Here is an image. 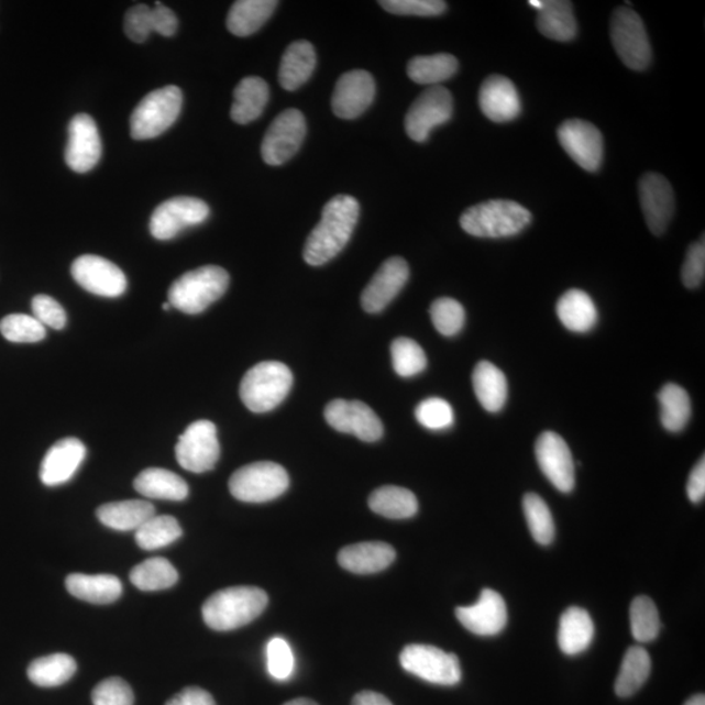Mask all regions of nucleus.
<instances>
[{
	"mask_svg": "<svg viewBox=\"0 0 705 705\" xmlns=\"http://www.w3.org/2000/svg\"><path fill=\"white\" fill-rule=\"evenodd\" d=\"M177 462L192 473L212 471L220 459L218 429L211 421L201 420L188 426L176 445Z\"/></svg>",
	"mask_w": 705,
	"mask_h": 705,
	"instance_id": "obj_10",
	"label": "nucleus"
},
{
	"mask_svg": "<svg viewBox=\"0 0 705 705\" xmlns=\"http://www.w3.org/2000/svg\"><path fill=\"white\" fill-rule=\"evenodd\" d=\"M595 637V625L590 613L582 607L572 606L562 614L558 645L562 652L575 656L588 649Z\"/></svg>",
	"mask_w": 705,
	"mask_h": 705,
	"instance_id": "obj_29",
	"label": "nucleus"
},
{
	"mask_svg": "<svg viewBox=\"0 0 705 705\" xmlns=\"http://www.w3.org/2000/svg\"><path fill=\"white\" fill-rule=\"evenodd\" d=\"M93 705H134V693L122 679H108L99 683L92 693Z\"/></svg>",
	"mask_w": 705,
	"mask_h": 705,
	"instance_id": "obj_52",
	"label": "nucleus"
},
{
	"mask_svg": "<svg viewBox=\"0 0 705 705\" xmlns=\"http://www.w3.org/2000/svg\"><path fill=\"white\" fill-rule=\"evenodd\" d=\"M135 491L145 498L184 500L188 495L186 481L163 467H148L134 481Z\"/></svg>",
	"mask_w": 705,
	"mask_h": 705,
	"instance_id": "obj_33",
	"label": "nucleus"
},
{
	"mask_svg": "<svg viewBox=\"0 0 705 705\" xmlns=\"http://www.w3.org/2000/svg\"><path fill=\"white\" fill-rule=\"evenodd\" d=\"M293 386L290 368L282 362L257 363L243 376L241 400L254 414H267L280 405Z\"/></svg>",
	"mask_w": 705,
	"mask_h": 705,
	"instance_id": "obj_5",
	"label": "nucleus"
},
{
	"mask_svg": "<svg viewBox=\"0 0 705 705\" xmlns=\"http://www.w3.org/2000/svg\"><path fill=\"white\" fill-rule=\"evenodd\" d=\"M430 316L432 324L443 337H455L465 323L464 307L452 298H439L432 302Z\"/></svg>",
	"mask_w": 705,
	"mask_h": 705,
	"instance_id": "obj_47",
	"label": "nucleus"
},
{
	"mask_svg": "<svg viewBox=\"0 0 705 705\" xmlns=\"http://www.w3.org/2000/svg\"><path fill=\"white\" fill-rule=\"evenodd\" d=\"M124 32L131 41L142 44L156 32V18L153 9L146 4L132 7L124 18Z\"/></svg>",
	"mask_w": 705,
	"mask_h": 705,
	"instance_id": "obj_49",
	"label": "nucleus"
},
{
	"mask_svg": "<svg viewBox=\"0 0 705 705\" xmlns=\"http://www.w3.org/2000/svg\"><path fill=\"white\" fill-rule=\"evenodd\" d=\"M229 286V274L219 265H206L181 275L169 289V302L174 309L197 316L219 301Z\"/></svg>",
	"mask_w": 705,
	"mask_h": 705,
	"instance_id": "obj_4",
	"label": "nucleus"
},
{
	"mask_svg": "<svg viewBox=\"0 0 705 705\" xmlns=\"http://www.w3.org/2000/svg\"><path fill=\"white\" fill-rule=\"evenodd\" d=\"M452 95L443 87H431L418 97L405 117V130L411 141H428L432 129L451 120Z\"/></svg>",
	"mask_w": 705,
	"mask_h": 705,
	"instance_id": "obj_13",
	"label": "nucleus"
},
{
	"mask_svg": "<svg viewBox=\"0 0 705 705\" xmlns=\"http://www.w3.org/2000/svg\"><path fill=\"white\" fill-rule=\"evenodd\" d=\"M705 276V243L704 235L700 242L691 244L687 250L685 263L682 267V282L689 289H696L704 282Z\"/></svg>",
	"mask_w": 705,
	"mask_h": 705,
	"instance_id": "obj_53",
	"label": "nucleus"
},
{
	"mask_svg": "<svg viewBox=\"0 0 705 705\" xmlns=\"http://www.w3.org/2000/svg\"><path fill=\"white\" fill-rule=\"evenodd\" d=\"M639 198L649 230L664 234L675 207L672 185L661 174L647 173L639 181Z\"/></svg>",
	"mask_w": 705,
	"mask_h": 705,
	"instance_id": "obj_19",
	"label": "nucleus"
},
{
	"mask_svg": "<svg viewBox=\"0 0 705 705\" xmlns=\"http://www.w3.org/2000/svg\"><path fill=\"white\" fill-rule=\"evenodd\" d=\"M630 624L632 637L639 643H649L659 637L660 616L651 598L639 596L634 599L630 607Z\"/></svg>",
	"mask_w": 705,
	"mask_h": 705,
	"instance_id": "obj_44",
	"label": "nucleus"
},
{
	"mask_svg": "<svg viewBox=\"0 0 705 705\" xmlns=\"http://www.w3.org/2000/svg\"><path fill=\"white\" fill-rule=\"evenodd\" d=\"M156 515L155 507L146 500L113 502L97 509V518L104 527L130 532L141 528L146 520Z\"/></svg>",
	"mask_w": 705,
	"mask_h": 705,
	"instance_id": "obj_31",
	"label": "nucleus"
},
{
	"mask_svg": "<svg viewBox=\"0 0 705 705\" xmlns=\"http://www.w3.org/2000/svg\"><path fill=\"white\" fill-rule=\"evenodd\" d=\"M473 388L484 409L498 414L505 408L508 397V384L504 373L492 362L481 361L474 367Z\"/></svg>",
	"mask_w": 705,
	"mask_h": 705,
	"instance_id": "obj_28",
	"label": "nucleus"
},
{
	"mask_svg": "<svg viewBox=\"0 0 705 705\" xmlns=\"http://www.w3.org/2000/svg\"><path fill=\"white\" fill-rule=\"evenodd\" d=\"M352 705H394L386 696L374 693V691H362L354 696Z\"/></svg>",
	"mask_w": 705,
	"mask_h": 705,
	"instance_id": "obj_58",
	"label": "nucleus"
},
{
	"mask_svg": "<svg viewBox=\"0 0 705 705\" xmlns=\"http://www.w3.org/2000/svg\"><path fill=\"white\" fill-rule=\"evenodd\" d=\"M33 317L45 327L63 330L67 324V313L54 298L38 295L32 301Z\"/></svg>",
	"mask_w": 705,
	"mask_h": 705,
	"instance_id": "obj_54",
	"label": "nucleus"
},
{
	"mask_svg": "<svg viewBox=\"0 0 705 705\" xmlns=\"http://www.w3.org/2000/svg\"><path fill=\"white\" fill-rule=\"evenodd\" d=\"M317 66L316 48L307 41L293 42L283 55L278 80L286 90H296L310 79Z\"/></svg>",
	"mask_w": 705,
	"mask_h": 705,
	"instance_id": "obj_27",
	"label": "nucleus"
},
{
	"mask_svg": "<svg viewBox=\"0 0 705 705\" xmlns=\"http://www.w3.org/2000/svg\"><path fill=\"white\" fill-rule=\"evenodd\" d=\"M306 120L301 111L286 109L272 122L262 144L265 164L283 165L296 155L305 141Z\"/></svg>",
	"mask_w": 705,
	"mask_h": 705,
	"instance_id": "obj_12",
	"label": "nucleus"
},
{
	"mask_svg": "<svg viewBox=\"0 0 705 705\" xmlns=\"http://www.w3.org/2000/svg\"><path fill=\"white\" fill-rule=\"evenodd\" d=\"M532 222V213L519 202L488 200L467 208L460 218L464 232L478 239H508Z\"/></svg>",
	"mask_w": 705,
	"mask_h": 705,
	"instance_id": "obj_3",
	"label": "nucleus"
},
{
	"mask_svg": "<svg viewBox=\"0 0 705 705\" xmlns=\"http://www.w3.org/2000/svg\"><path fill=\"white\" fill-rule=\"evenodd\" d=\"M416 418L423 428L429 430H445L451 428L455 421L450 403L439 399V397H430V399L418 404Z\"/></svg>",
	"mask_w": 705,
	"mask_h": 705,
	"instance_id": "obj_48",
	"label": "nucleus"
},
{
	"mask_svg": "<svg viewBox=\"0 0 705 705\" xmlns=\"http://www.w3.org/2000/svg\"><path fill=\"white\" fill-rule=\"evenodd\" d=\"M558 139L568 155L586 172H597L604 158V137L595 125L569 120L558 129Z\"/></svg>",
	"mask_w": 705,
	"mask_h": 705,
	"instance_id": "obj_17",
	"label": "nucleus"
},
{
	"mask_svg": "<svg viewBox=\"0 0 705 705\" xmlns=\"http://www.w3.org/2000/svg\"><path fill=\"white\" fill-rule=\"evenodd\" d=\"M456 617L467 631L478 637H495L505 630L508 613L498 592L484 590L476 604L458 607Z\"/></svg>",
	"mask_w": 705,
	"mask_h": 705,
	"instance_id": "obj_20",
	"label": "nucleus"
},
{
	"mask_svg": "<svg viewBox=\"0 0 705 705\" xmlns=\"http://www.w3.org/2000/svg\"><path fill=\"white\" fill-rule=\"evenodd\" d=\"M379 4L395 15L429 18L442 15L447 10L442 0H384Z\"/></svg>",
	"mask_w": 705,
	"mask_h": 705,
	"instance_id": "obj_51",
	"label": "nucleus"
},
{
	"mask_svg": "<svg viewBox=\"0 0 705 705\" xmlns=\"http://www.w3.org/2000/svg\"><path fill=\"white\" fill-rule=\"evenodd\" d=\"M269 99L268 84L262 78H244L234 90V102L230 115L239 124H247L263 114Z\"/></svg>",
	"mask_w": 705,
	"mask_h": 705,
	"instance_id": "obj_34",
	"label": "nucleus"
},
{
	"mask_svg": "<svg viewBox=\"0 0 705 705\" xmlns=\"http://www.w3.org/2000/svg\"><path fill=\"white\" fill-rule=\"evenodd\" d=\"M179 522L173 516H153L136 530L135 540L143 550H157L176 542L181 536Z\"/></svg>",
	"mask_w": 705,
	"mask_h": 705,
	"instance_id": "obj_42",
	"label": "nucleus"
},
{
	"mask_svg": "<svg viewBox=\"0 0 705 705\" xmlns=\"http://www.w3.org/2000/svg\"><path fill=\"white\" fill-rule=\"evenodd\" d=\"M170 307H172V305H170L169 302H166V304L164 305V310H165V311H167V310H169V309H170Z\"/></svg>",
	"mask_w": 705,
	"mask_h": 705,
	"instance_id": "obj_61",
	"label": "nucleus"
},
{
	"mask_svg": "<svg viewBox=\"0 0 705 705\" xmlns=\"http://www.w3.org/2000/svg\"><path fill=\"white\" fill-rule=\"evenodd\" d=\"M284 705H318L316 702L310 700H305V697H299V700L290 701Z\"/></svg>",
	"mask_w": 705,
	"mask_h": 705,
	"instance_id": "obj_60",
	"label": "nucleus"
},
{
	"mask_svg": "<svg viewBox=\"0 0 705 705\" xmlns=\"http://www.w3.org/2000/svg\"><path fill=\"white\" fill-rule=\"evenodd\" d=\"M400 664L408 673L434 685L455 686L462 680V668L456 656L437 647H405L400 654Z\"/></svg>",
	"mask_w": 705,
	"mask_h": 705,
	"instance_id": "obj_9",
	"label": "nucleus"
},
{
	"mask_svg": "<svg viewBox=\"0 0 705 705\" xmlns=\"http://www.w3.org/2000/svg\"><path fill=\"white\" fill-rule=\"evenodd\" d=\"M359 216V201L349 195H339L328 201L322 219L305 244L306 263L318 267L339 255L351 240Z\"/></svg>",
	"mask_w": 705,
	"mask_h": 705,
	"instance_id": "obj_1",
	"label": "nucleus"
},
{
	"mask_svg": "<svg viewBox=\"0 0 705 705\" xmlns=\"http://www.w3.org/2000/svg\"><path fill=\"white\" fill-rule=\"evenodd\" d=\"M687 497L693 504H701L705 497V459L702 458L700 463L691 471L687 481Z\"/></svg>",
	"mask_w": 705,
	"mask_h": 705,
	"instance_id": "obj_55",
	"label": "nucleus"
},
{
	"mask_svg": "<svg viewBox=\"0 0 705 705\" xmlns=\"http://www.w3.org/2000/svg\"><path fill=\"white\" fill-rule=\"evenodd\" d=\"M459 62L451 54L426 55L408 63L407 73L411 80L421 86L437 87L458 73Z\"/></svg>",
	"mask_w": 705,
	"mask_h": 705,
	"instance_id": "obj_38",
	"label": "nucleus"
},
{
	"mask_svg": "<svg viewBox=\"0 0 705 705\" xmlns=\"http://www.w3.org/2000/svg\"><path fill=\"white\" fill-rule=\"evenodd\" d=\"M375 97L373 76L354 69L341 76L332 96L333 113L343 120H355L370 108Z\"/></svg>",
	"mask_w": 705,
	"mask_h": 705,
	"instance_id": "obj_21",
	"label": "nucleus"
},
{
	"mask_svg": "<svg viewBox=\"0 0 705 705\" xmlns=\"http://www.w3.org/2000/svg\"><path fill=\"white\" fill-rule=\"evenodd\" d=\"M685 705H705V697L704 695H695L689 700Z\"/></svg>",
	"mask_w": 705,
	"mask_h": 705,
	"instance_id": "obj_59",
	"label": "nucleus"
},
{
	"mask_svg": "<svg viewBox=\"0 0 705 705\" xmlns=\"http://www.w3.org/2000/svg\"><path fill=\"white\" fill-rule=\"evenodd\" d=\"M409 278L408 263L395 256L384 262L361 296L363 310L381 312L394 301Z\"/></svg>",
	"mask_w": 705,
	"mask_h": 705,
	"instance_id": "obj_22",
	"label": "nucleus"
},
{
	"mask_svg": "<svg viewBox=\"0 0 705 705\" xmlns=\"http://www.w3.org/2000/svg\"><path fill=\"white\" fill-rule=\"evenodd\" d=\"M209 218V207L198 198L178 197L166 200L153 212L151 234L158 241H169L184 230L198 227Z\"/></svg>",
	"mask_w": 705,
	"mask_h": 705,
	"instance_id": "obj_11",
	"label": "nucleus"
},
{
	"mask_svg": "<svg viewBox=\"0 0 705 705\" xmlns=\"http://www.w3.org/2000/svg\"><path fill=\"white\" fill-rule=\"evenodd\" d=\"M130 581L144 592L164 591L177 584L178 572L165 558H151L131 571Z\"/></svg>",
	"mask_w": 705,
	"mask_h": 705,
	"instance_id": "obj_41",
	"label": "nucleus"
},
{
	"mask_svg": "<svg viewBox=\"0 0 705 705\" xmlns=\"http://www.w3.org/2000/svg\"><path fill=\"white\" fill-rule=\"evenodd\" d=\"M557 316L568 330L576 333L590 332L597 324L598 312L595 302L585 291H565L557 304Z\"/></svg>",
	"mask_w": 705,
	"mask_h": 705,
	"instance_id": "obj_32",
	"label": "nucleus"
},
{
	"mask_svg": "<svg viewBox=\"0 0 705 705\" xmlns=\"http://www.w3.org/2000/svg\"><path fill=\"white\" fill-rule=\"evenodd\" d=\"M166 705H218L211 694L200 687H187L173 696Z\"/></svg>",
	"mask_w": 705,
	"mask_h": 705,
	"instance_id": "obj_56",
	"label": "nucleus"
},
{
	"mask_svg": "<svg viewBox=\"0 0 705 705\" xmlns=\"http://www.w3.org/2000/svg\"><path fill=\"white\" fill-rule=\"evenodd\" d=\"M368 507L387 519H409L418 511V500L408 488L383 486L370 495Z\"/></svg>",
	"mask_w": 705,
	"mask_h": 705,
	"instance_id": "obj_36",
	"label": "nucleus"
},
{
	"mask_svg": "<svg viewBox=\"0 0 705 705\" xmlns=\"http://www.w3.org/2000/svg\"><path fill=\"white\" fill-rule=\"evenodd\" d=\"M390 354H393L395 372L403 378L421 374L428 366L423 349L416 341L407 338L396 339L390 345Z\"/></svg>",
	"mask_w": 705,
	"mask_h": 705,
	"instance_id": "obj_46",
	"label": "nucleus"
},
{
	"mask_svg": "<svg viewBox=\"0 0 705 705\" xmlns=\"http://www.w3.org/2000/svg\"><path fill=\"white\" fill-rule=\"evenodd\" d=\"M153 12H155L156 16V33L163 34L165 37L174 36L178 30L176 13L162 3H156Z\"/></svg>",
	"mask_w": 705,
	"mask_h": 705,
	"instance_id": "obj_57",
	"label": "nucleus"
},
{
	"mask_svg": "<svg viewBox=\"0 0 705 705\" xmlns=\"http://www.w3.org/2000/svg\"><path fill=\"white\" fill-rule=\"evenodd\" d=\"M610 36L620 60L634 71H643L651 65L652 48L643 20L637 12L620 7L613 13Z\"/></svg>",
	"mask_w": 705,
	"mask_h": 705,
	"instance_id": "obj_8",
	"label": "nucleus"
},
{
	"mask_svg": "<svg viewBox=\"0 0 705 705\" xmlns=\"http://www.w3.org/2000/svg\"><path fill=\"white\" fill-rule=\"evenodd\" d=\"M76 669L78 665L71 656L55 653L34 660L27 668V676L40 687H57L71 680Z\"/></svg>",
	"mask_w": 705,
	"mask_h": 705,
	"instance_id": "obj_37",
	"label": "nucleus"
},
{
	"mask_svg": "<svg viewBox=\"0 0 705 705\" xmlns=\"http://www.w3.org/2000/svg\"><path fill=\"white\" fill-rule=\"evenodd\" d=\"M530 7L539 11L537 26L544 37L565 42L574 40L577 25L571 2L564 0H532Z\"/></svg>",
	"mask_w": 705,
	"mask_h": 705,
	"instance_id": "obj_26",
	"label": "nucleus"
},
{
	"mask_svg": "<svg viewBox=\"0 0 705 705\" xmlns=\"http://www.w3.org/2000/svg\"><path fill=\"white\" fill-rule=\"evenodd\" d=\"M324 417L332 429L353 434L363 442H376L383 437L381 418L365 403L333 400L327 405Z\"/></svg>",
	"mask_w": 705,
	"mask_h": 705,
	"instance_id": "obj_16",
	"label": "nucleus"
},
{
	"mask_svg": "<svg viewBox=\"0 0 705 705\" xmlns=\"http://www.w3.org/2000/svg\"><path fill=\"white\" fill-rule=\"evenodd\" d=\"M527 525L533 539L540 544H550L555 537V526L550 508L540 495L529 493L522 499Z\"/></svg>",
	"mask_w": 705,
	"mask_h": 705,
	"instance_id": "obj_43",
	"label": "nucleus"
},
{
	"mask_svg": "<svg viewBox=\"0 0 705 705\" xmlns=\"http://www.w3.org/2000/svg\"><path fill=\"white\" fill-rule=\"evenodd\" d=\"M71 275L82 289L95 296L118 298L128 289V278L113 262L97 255H82L73 263Z\"/></svg>",
	"mask_w": 705,
	"mask_h": 705,
	"instance_id": "obj_14",
	"label": "nucleus"
},
{
	"mask_svg": "<svg viewBox=\"0 0 705 705\" xmlns=\"http://www.w3.org/2000/svg\"><path fill=\"white\" fill-rule=\"evenodd\" d=\"M396 551L386 542H361L340 550L341 568L353 574H376L395 561Z\"/></svg>",
	"mask_w": 705,
	"mask_h": 705,
	"instance_id": "obj_25",
	"label": "nucleus"
},
{
	"mask_svg": "<svg viewBox=\"0 0 705 705\" xmlns=\"http://www.w3.org/2000/svg\"><path fill=\"white\" fill-rule=\"evenodd\" d=\"M0 333L10 343L33 344L46 338V327L26 313H11L0 320Z\"/></svg>",
	"mask_w": 705,
	"mask_h": 705,
	"instance_id": "obj_45",
	"label": "nucleus"
},
{
	"mask_svg": "<svg viewBox=\"0 0 705 705\" xmlns=\"http://www.w3.org/2000/svg\"><path fill=\"white\" fill-rule=\"evenodd\" d=\"M87 456L86 445L78 438H65L55 443L42 460L40 478L46 486L68 483Z\"/></svg>",
	"mask_w": 705,
	"mask_h": 705,
	"instance_id": "obj_24",
	"label": "nucleus"
},
{
	"mask_svg": "<svg viewBox=\"0 0 705 705\" xmlns=\"http://www.w3.org/2000/svg\"><path fill=\"white\" fill-rule=\"evenodd\" d=\"M66 588L82 602L103 605L117 602L122 595V583L113 575L71 574L66 579Z\"/></svg>",
	"mask_w": 705,
	"mask_h": 705,
	"instance_id": "obj_30",
	"label": "nucleus"
},
{
	"mask_svg": "<svg viewBox=\"0 0 705 705\" xmlns=\"http://www.w3.org/2000/svg\"><path fill=\"white\" fill-rule=\"evenodd\" d=\"M478 102L485 117L493 122H511L521 113L518 89L506 76H488L481 86Z\"/></svg>",
	"mask_w": 705,
	"mask_h": 705,
	"instance_id": "obj_23",
	"label": "nucleus"
},
{
	"mask_svg": "<svg viewBox=\"0 0 705 705\" xmlns=\"http://www.w3.org/2000/svg\"><path fill=\"white\" fill-rule=\"evenodd\" d=\"M536 459L542 473L557 491L571 493L575 487V463L568 443L553 431H544L537 439Z\"/></svg>",
	"mask_w": 705,
	"mask_h": 705,
	"instance_id": "obj_15",
	"label": "nucleus"
},
{
	"mask_svg": "<svg viewBox=\"0 0 705 705\" xmlns=\"http://www.w3.org/2000/svg\"><path fill=\"white\" fill-rule=\"evenodd\" d=\"M268 596L256 586H232L213 593L202 605V618L216 631H232L261 616Z\"/></svg>",
	"mask_w": 705,
	"mask_h": 705,
	"instance_id": "obj_2",
	"label": "nucleus"
},
{
	"mask_svg": "<svg viewBox=\"0 0 705 705\" xmlns=\"http://www.w3.org/2000/svg\"><path fill=\"white\" fill-rule=\"evenodd\" d=\"M184 103L178 87L169 86L153 90L137 104L131 115V136L135 141H148L163 135L178 120Z\"/></svg>",
	"mask_w": 705,
	"mask_h": 705,
	"instance_id": "obj_6",
	"label": "nucleus"
},
{
	"mask_svg": "<svg viewBox=\"0 0 705 705\" xmlns=\"http://www.w3.org/2000/svg\"><path fill=\"white\" fill-rule=\"evenodd\" d=\"M267 668L272 679L277 681L288 680L295 670V656L288 641L274 638L267 647Z\"/></svg>",
	"mask_w": 705,
	"mask_h": 705,
	"instance_id": "obj_50",
	"label": "nucleus"
},
{
	"mask_svg": "<svg viewBox=\"0 0 705 705\" xmlns=\"http://www.w3.org/2000/svg\"><path fill=\"white\" fill-rule=\"evenodd\" d=\"M661 407V423L670 432L686 428L691 418V400L685 388L668 383L658 395Z\"/></svg>",
	"mask_w": 705,
	"mask_h": 705,
	"instance_id": "obj_40",
	"label": "nucleus"
},
{
	"mask_svg": "<svg viewBox=\"0 0 705 705\" xmlns=\"http://www.w3.org/2000/svg\"><path fill=\"white\" fill-rule=\"evenodd\" d=\"M651 658L643 647H631L625 654L616 681V694L632 696L645 685L651 674Z\"/></svg>",
	"mask_w": 705,
	"mask_h": 705,
	"instance_id": "obj_39",
	"label": "nucleus"
},
{
	"mask_svg": "<svg viewBox=\"0 0 705 705\" xmlns=\"http://www.w3.org/2000/svg\"><path fill=\"white\" fill-rule=\"evenodd\" d=\"M102 155L99 129L92 117L78 114L68 128L66 164L75 173H88L99 164Z\"/></svg>",
	"mask_w": 705,
	"mask_h": 705,
	"instance_id": "obj_18",
	"label": "nucleus"
},
{
	"mask_svg": "<svg viewBox=\"0 0 705 705\" xmlns=\"http://www.w3.org/2000/svg\"><path fill=\"white\" fill-rule=\"evenodd\" d=\"M288 473L282 465L271 462L244 465L229 481L233 497L246 504L274 500L288 491Z\"/></svg>",
	"mask_w": 705,
	"mask_h": 705,
	"instance_id": "obj_7",
	"label": "nucleus"
},
{
	"mask_svg": "<svg viewBox=\"0 0 705 705\" xmlns=\"http://www.w3.org/2000/svg\"><path fill=\"white\" fill-rule=\"evenodd\" d=\"M278 5L275 0H240L232 5L227 19L230 33L249 37L267 23Z\"/></svg>",
	"mask_w": 705,
	"mask_h": 705,
	"instance_id": "obj_35",
	"label": "nucleus"
}]
</instances>
